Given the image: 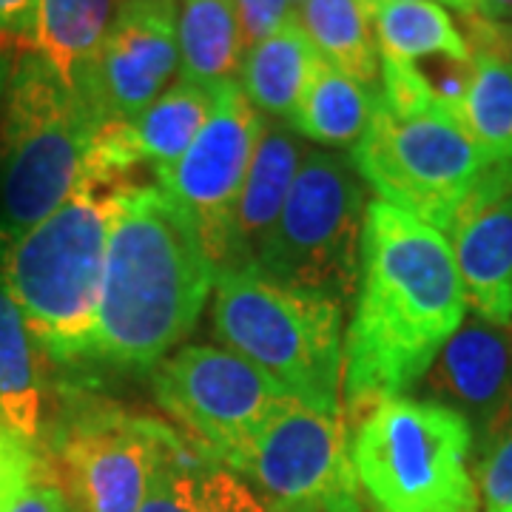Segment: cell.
<instances>
[{"label":"cell","mask_w":512,"mask_h":512,"mask_svg":"<svg viewBox=\"0 0 512 512\" xmlns=\"http://www.w3.org/2000/svg\"><path fill=\"white\" fill-rule=\"evenodd\" d=\"M262 117L248 103L237 80L217 86L208 123L183 157L157 171V188L194 222L217 274L228 265L234 208L254 157Z\"/></svg>","instance_id":"cell-12"},{"label":"cell","mask_w":512,"mask_h":512,"mask_svg":"<svg viewBox=\"0 0 512 512\" xmlns=\"http://www.w3.org/2000/svg\"><path fill=\"white\" fill-rule=\"evenodd\" d=\"M365 180L350 157L308 151L254 268L299 293L345 308L359 288Z\"/></svg>","instance_id":"cell-7"},{"label":"cell","mask_w":512,"mask_h":512,"mask_svg":"<svg viewBox=\"0 0 512 512\" xmlns=\"http://www.w3.org/2000/svg\"><path fill=\"white\" fill-rule=\"evenodd\" d=\"M234 3H237L239 23H242L248 46L271 35L293 15L291 0H234Z\"/></svg>","instance_id":"cell-31"},{"label":"cell","mask_w":512,"mask_h":512,"mask_svg":"<svg viewBox=\"0 0 512 512\" xmlns=\"http://www.w3.org/2000/svg\"><path fill=\"white\" fill-rule=\"evenodd\" d=\"M217 268L194 222L165 191L134 188L106 251L89 359L148 373L194 330Z\"/></svg>","instance_id":"cell-2"},{"label":"cell","mask_w":512,"mask_h":512,"mask_svg":"<svg viewBox=\"0 0 512 512\" xmlns=\"http://www.w3.org/2000/svg\"><path fill=\"white\" fill-rule=\"evenodd\" d=\"M180 77L220 86L237 80L245 60V32L234 0H183L177 12Z\"/></svg>","instance_id":"cell-21"},{"label":"cell","mask_w":512,"mask_h":512,"mask_svg":"<svg viewBox=\"0 0 512 512\" xmlns=\"http://www.w3.org/2000/svg\"><path fill=\"white\" fill-rule=\"evenodd\" d=\"M467 32H470V52H495L507 57L512 63V23H498V20H484L478 15H464Z\"/></svg>","instance_id":"cell-32"},{"label":"cell","mask_w":512,"mask_h":512,"mask_svg":"<svg viewBox=\"0 0 512 512\" xmlns=\"http://www.w3.org/2000/svg\"><path fill=\"white\" fill-rule=\"evenodd\" d=\"M367 12L379 57L402 63H419L424 57H444L456 63L473 60L467 37L458 32L456 20L439 3H367Z\"/></svg>","instance_id":"cell-23"},{"label":"cell","mask_w":512,"mask_h":512,"mask_svg":"<svg viewBox=\"0 0 512 512\" xmlns=\"http://www.w3.org/2000/svg\"><path fill=\"white\" fill-rule=\"evenodd\" d=\"M319 52L299 26L296 12L279 29L251 46L239 66V89L265 120L291 123L293 111L311 83Z\"/></svg>","instance_id":"cell-18"},{"label":"cell","mask_w":512,"mask_h":512,"mask_svg":"<svg viewBox=\"0 0 512 512\" xmlns=\"http://www.w3.org/2000/svg\"><path fill=\"white\" fill-rule=\"evenodd\" d=\"M251 476L262 498L302 512H362L348 421L288 402L268 421L234 467Z\"/></svg>","instance_id":"cell-11"},{"label":"cell","mask_w":512,"mask_h":512,"mask_svg":"<svg viewBox=\"0 0 512 512\" xmlns=\"http://www.w3.org/2000/svg\"><path fill=\"white\" fill-rule=\"evenodd\" d=\"M211 325L228 350L271 376L288 399L339 413L345 342L336 302L288 291L256 268H234L217 274Z\"/></svg>","instance_id":"cell-4"},{"label":"cell","mask_w":512,"mask_h":512,"mask_svg":"<svg viewBox=\"0 0 512 512\" xmlns=\"http://www.w3.org/2000/svg\"><path fill=\"white\" fill-rule=\"evenodd\" d=\"M365 3H413V0H365ZM430 3H444V6H453L461 15H470V3L467 0H430Z\"/></svg>","instance_id":"cell-35"},{"label":"cell","mask_w":512,"mask_h":512,"mask_svg":"<svg viewBox=\"0 0 512 512\" xmlns=\"http://www.w3.org/2000/svg\"><path fill=\"white\" fill-rule=\"evenodd\" d=\"M177 72V3L120 0L94 66L89 103L103 126L134 123Z\"/></svg>","instance_id":"cell-13"},{"label":"cell","mask_w":512,"mask_h":512,"mask_svg":"<svg viewBox=\"0 0 512 512\" xmlns=\"http://www.w3.org/2000/svg\"><path fill=\"white\" fill-rule=\"evenodd\" d=\"M484 20H498V23H512V0H476L473 12Z\"/></svg>","instance_id":"cell-34"},{"label":"cell","mask_w":512,"mask_h":512,"mask_svg":"<svg viewBox=\"0 0 512 512\" xmlns=\"http://www.w3.org/2000/svg\"><path fill=\"white\" fill-rule=\"evenodd\" d=\"M373 86L359 83L319 57L311 83L293 111L291 128L313 143L330 148H356L376 111Z\"/></svg>","instance_id":"cell-20"},{"label":"cell","mask_w":512,"mask_h":512,"mask_svg":"<svg viewBox=\"0 0 512 512\" xmlns=\"http://www.w3.org/2000/svg\"><path fill=\"white\" fill-rule=\"evenodd\" d=\"M473 430L456 410L396 396L359 421L353 467L370 512H478Z\"/></svg>","instance_id":"cell-6"},{"label":"cell","mask_w":512,"mask_h":512,"mask_svg":"<svg viewBox=\"0 0 512 512\" xmlns=\"http://www.w3.org/2000/svg\"><path fill=\"white\" fill-rule=\"evenodd\" d=\"M467 313L450 239L384 200H370L362 271L345 339V410L367 416L427 376Z\"/></svg>","instance_id":"cell-1"},{"label":"cell","mask_w":512,"mask_h":512,"mask_svg":"<svg viewBox=\"0 0 512 512\" xmlns=\"http://www.w3.org/2000/svg\"><path fill=\"white\" fill-rule=\"evenodd\" d=\"M456 117L490 168L512 174V63L495 52H473V74Z\"/></svg>","instance_id":"cell-25"},{"label":"cell","mask_w":512,"mask_h":512,"mask_svg":"<svg viewBox=\"0 0 512 512\" xmlns=\"http://www.w3.org/2000/svg\"><path fill=\"white\" fill-rule=\"evenodd\" d=\"M46 384L32 333L0 282V430L26 444L46 439Z\"/></svg>","instance_id":"cell-19"},{"label":"cell","mask_w":512,"mask_h":512,"mask_svg":"<svg viewBox=\"0 0 512 512\" xmlns=\"http://www.w3.org/2000/svg\"><path fill=\"white\" fill-rule=\"evenodd\" d=\"M100 126L43 57H18L0 117V251L72 194Z\"/></svg>","instance_id":"cell-5"},{"label":"cell","mask_w":512,"mask_h":512,"mask_svg":"<svg viewBox=\"0 0 512 512\" xmlns=\"http://www.w3.org/2000/svg\"><path fill=\"white\" fill-rule=\"evenodd\" d=\"M353 165L379 200L450 234L461 205L470 200L490 165L456 111L444 103L393 111L376 97L365 137L353 148Z\"/></svg>","instance_id":"cell-8"},{"label":"cell","mask_w":512,"mask_h":512,"mask_svg":"<svg viewBox=\"0 0 512 512\" xmlns=\"http://www.w3.org/2000/svg\"><path fill=\"white\" fill-rule=\"evenodd\" d=\"M476 484L487 512L512 510V419L478 447Z\"/></svg>","instance_id":"cell-27"},{"label":"cell","mask_w":512,"mask_h":512,"mask_svg":"<svg viewBox=\"0 0 512 512\" xmlns=\"http://www.w3.org/2000/svg\"><path fill=\"white\" fill-rule=\"evenodd\" d=\"M217 103V86L177 80L165 89L134 123H126L128 146L137 163H151L163 171L183 157Z\"/></svg>","instance_id":"cell-22"},{"label":"cell","mask_w":512,"mask_h":512,"mask_svg":"<svg viewBox=\"0 0 512 512\" xmlns=\"http://www.w3.org/2000/svg\"><path fill=\"white\" fill-rule=\"evenodd\" d=\"M464 302L478 319L512 330V174L490 168L450 228Z\"/></svg>","instance_id":"cell-15"},{"label":"cell","mask_w":512,"mask_h":512,"mask_svg":"<svg viewBox=\"0 0 512 512\" xmlns=\"http://www.w3.org/2000/svg\"><path fill=\"white\" fill-rule=\"evenodd\" d=\"M117 3L120 0H37L29 49L43 57L63 86L86 103Z\"/></svg>","instance_id":"cell-17"},{"label":"cell","mask_w":512,"mask_h":512,"mask_svg":"<svg viewBox=\"0 0 512 512\" xmlns=\"http://www.w3.org/2000/svg\"><path fill=\"white\" fill-rule=\"evenodd\" d=\"M305 154L308 146L293 128L279 120H262L254 157L234 208L231 251H228V265L222 271L254 268L256 256L265 248L282 214V205L288 200V191Z\"/></svg>","instance_id":"cell-16"},{"label":"cell","mask_w":512,"mask_h":512,"mask_svg":"<svg viewBox=\"0 0 512 512\" xmlns=\"http://www.w3.org/2000/svg\"><path fill=\"white\" fill-rule=\"evenodd\" d=\"M296 20L322 60L365 86L376 83L382 57L365 0H302Z\"/></svg>","instance_id":"cell-24"},{"label":"cell","mask_w":512,"mask_h":512,"mask_svg":"<svg viewBox=\"0 0 512 512\" xmlns=\"http://www.w3.org/2000/svg\"><path fill=\"white\" fill-rule=\"evenodd\" d=\"M37 0H0V37H15L29 46Z\"/></svg>","instance_id":"cell-33"},{"label":"cell","mask_w":512,"mask_h":512,"mask_svg":"<svg viewBox=\"0 0 512 512\" xmlns=\"http://www.w3.org/2000/svg\"><path fill=\"white\" fill-rule=\"evenodd\" d=\"M197 512H271L268 501L225 467L202 470L197 481Z\"/></svg>","instance_id":"cell-28"},{"label":"cell","mask_w":512,"mask_h":512,"mask_svg":"<svg viewBox=\"0 0 512 512\" xmlns=\"http://www.w3.org/2000/svg\"><path fill=\"white\" fill-rule=\"evenodd\" d=\"M467 3H470V12H473V3H476V0H467Z\"/></svg>","instance_id":"cell-36"},{"label":"cell","mask_w":512,"mask_h":512,"mask_svg":"<svg viewBox=\"0 0 512 512\" xmlns=\"http://www.w3.org/2000/svg\"><path fill=\"white\" fill-rule=\"evenodd\" d=\"M202 470L208 467H197L185 444L174 447L157 464L137 512H197V481Z\"/></svg>","instance_id":"cell-26"},{"label":"cell","mask_w":512,"mask_h":512,"mask_svg":"<svg viewBox=\"0 0 512 512\" xmlns=\"http://www.w3.org/2000/svg\"><path fill=\"white\" fill-rule=\"evenodd\" d=\"M9 512H74L63 487L57 484L49 458H43V464L37 467V473Z\"/></svg>","instance_id":"cell-30"},{"label":"cell","mask_w":512,"mask_h":512,"mask_svg":"<svg viewBox=\"0 0 512 512\" xmlns=\"http://www.w3.org/2000/svg\"><path fill=\"white\" fill-rule=\"evenodd\" d=\"M43 458V447L26 444L18 436L0 430V512L12 510V504L26 490Z\"/></svg>","instance_id":"cell-29"},{"label":"cell","mask_w":512,"mask_h":512,"mask_svg":"<svg viewBox=\"0 0 512 512\" xmlns=\"http://www.w3.org/2000/svg\"><path fill=\"white\" fill-rule=\"evenodd\" d=\"M180 444L163 421L74 399L43 439V453L74 512H137L157 464Z\"/></svg>","instance_id":"cell-9"},{"label":"cell","mask_w":512,"mask_h":512,"mask_svg":"<svg viewBox=\"0 0 512 512\" xmlns=\"http://www.w3.org/2000/svg\"><path fill=\"white\" fill-rule=\"evenodd\" d=\"M507 512H512V510H507Z\"/></svg>","instance_id":"cell-38"},{"label":"cell","mask_w":512,"mask_h":512,"mask_svg":"<svg viewBox=\"0 0 512 512\" xmlns=\"http://www.w3.org/2000/svg\"><path fill=\"white\" fill-rule=\"evenodd\" d=\"M424 379L427 399L456 410L481 447L512 419V330L464 319Z\"/></svg>","instance_id":"cell-14"},{"label":"cell","mask_w":512,"mask_h":512,"mask_svg":"<svg viewBox=\"0 0 512 512\" xmlns=\"http://www.w3.org/2000/svg\"><path fill=\"white\" fill-rule=\"evenodd\" d=\"M131 168L126 151L97 131L72 194L0 251V282L49 362L74 365L92 353L111 228L134 191Z\"/></svg>","instance_id":"cell-3"},{"label":"cell","mask_w":512,"mask_h":512,"mask_svg":"<svg viewBox=\"0 0 512 512\" xmlns=\"http://www.w3.org/2000/svg\"><path fill=\"white\" fill-rule=\"evenodd\" d=\"M293 3H302V0H291V6H293Z\"/></svg>","instance_id":"cell-37"},{"label":"cell","mask_w":512,"mask_h":512,"mask_svg":"<svg viewBox=\"0 0 512 512\" xmlns=\"http://www.w3.org/2000/svg\"><path fill=\"white\" fill-rule=\"evenodd\" d=\"M154 399L208 458L231 470L256 433L291 402L282 387L228 348L191 345L151 370Z\"/></svg>","instance_id":"cell-10"}]
</instances>
